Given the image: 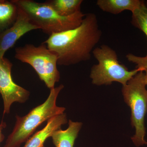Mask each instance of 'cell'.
<instances>
[{
  "instance_id": "1",
  "label": "cell",
  "mask_w": 147,
  "mask_h": 147,
  "mask_svg": "<svg viewBox=\"0 0 147 147\" xmlns=\"http://www.w3.org/2000/svg\"><path fill=\"white\" fill-rule=\"evenodd\" d=\"M101 36L96 15L89 13L77 28L53 34L43 43L57 56V65L68 66L89 60Z\"/></svg>"
},
{
  "instance_id": "2",
  "label": "cell",
  "mask_w": 147,
  "mask_h": 147,
  "mask_svg": "<svg viewBox=\"0 0 147 147\" xmlns=\"http://www.w3.org/2000/svg\"><path fill=\"white\" fill-rule=\"evenodd\" d=\"M63 88L62 84L55 87L50 90L49 96L43 103L32 109L24 117L16 116L15 125L4 147H20L41 124L55 116L63 114L65 108L57 106L56 101Z\"/></svg>"
},
{
  "instance_id": "3",
  "label": "cell",
  "mask_w": 147,
  "mask_h": 147,
  "mask_svg": "<svg viewBox=\"0 0 147 147\" xmlns=\"http://www.w3.org/2000/svg\"><path fill=\"white\" fill-rule=\"evenodd\" d=\"M11 1L26 14L32 24L50 36L77 28L82 24L86 15L80 11L70 16H61L46 2Z\"/></svg>"
},
{
  "instance_id": "4",
  "label": "cell",
  "mask_w": 147,
  "mask_h": 147,
  "mask_svg": "<svg viewBox=\"0 0 147 147\" xmlns=\"http://www.w3.org/2000/svg\"><path fill=\"white\" fill-rule=\"evenodd\" d=\"M92 54L98 63L92 67L90 77L92 83L96 86L110 85L113 82L125 86L142 71L139 68L129 71L125 65L120 63L115 51L108 45H102L94 48Z\"/></svg>"
},
{
  "instance_id": "5",
  "label": "cell",
  "mask_w": 147,
  "mask_h": 147,
  "mask_svg": "<svg viewBox=\"0 0 147 147\" xmlns=\"http://www.w3.org/2000/svg\"><path fill=\"white\" fill-rule=\"evenodd\" d=\"M146 86L144 72L140 71L123 86L122 89L125 102L131 110V125L135 129V134L131 139L137 147L147 145L145 139V118L147 113Z\"/></svg>"
},
{
  "instance_id": "6",
  "label": "cell",
  "mask_w": 147,
  "mask_h": 147,
  "mask_svg": "<svg viewBox=\"0 0 147 147\" xmlns=\"http://www.w3.org/2000/svg\"><path fill=\"white\" fill-rule=\"evenodd\" d=\"M15 58L31 66L40 79L50 90L59 81L60 74L57 68V56L43 42L38 46L27 44L17 47Z\"/></svg>"
},
{
  "instance_id": "7",
  "label": "cell",
  "mask_w": 147,
  "mask_h": 147,
  "mask_svg": "<svg viewBox=\"0 0 147 147\" xmlns=\"http://www.w3.org/2000/svg\"><path fill=\"white\" fill-rule=\"evenodd\" d=\"M12 65L7 59H0V94L3 101L4 115L9 113L13 102L24 103L30 95L28 91L13 82L11 76Z\"/></svg>"
},
{
  "instance_id": "8",
  "label": "cell",
  "mask_w": 147,
  "mask_h": 147,
  "mask_svg": "<svg viewBox=\"0 0 147 147\" xmlns=\"http://www.w3.org/2000/svg\"><path fill=\"white\" fill-rule=\"evenodd\" d=\"M18 16L14 24L0 34V59L3 57L6 51L24 35L38 29L32 24L23 11L18 8Z\"/></svg>"
},
{
  "instance_id": "9",
  "label": "cell",
  "mask_w": 147,
  "mask_h": 147,
  "mask_svg": "<svg viewBox=\"0 0 147 147\" xmlns=\"http://www.w3.org/2000/svg\"><path fill=\"white\" fill-rule=\"evenodd\" d=\"M67 122L65 113L53 117L47 121V124L42 129L37 131L28 139L24 147H44L46 140Z\"/></svg>"
},
{
  "instance_id": "10",
  "label": "cell",
  "mask_w": 147,
  "mask_h": 147,
  "mask_svg": "<svg viewBox=\"0 0 147 147\" xmlns=\"http://www.w3.org/2000/svg\"><path fill=\"white\" fill-rule=\"evenodd\" d=\"M82 126V123L69 120L67 129L65 130L60 129L55 131L51 137L55 147H74Z\"/></svg>"
},
{
  "instance_id": "11",
  "label": "cell",
  "mask_w": 147,
  "mask_h": 147,
  "mask_svg": "<svg viewBox=\"0 0 147 147\" xmlns=\"http://www.w3.org/2000/svg\"><path fill=\"white\" fill-rule=\"evenodd\" d=\"M143 1L139 0H98L96 5L104 12L117 14L125 10L133 12Z\"/></svg>"
},
{
  "instance_id": "12",
  "label": "cell",
  "mask_w": 147,
  "mask_h": 147,
  "mask_svg": "<svg viewBox=\"0 0 147 147\" xmlns=\"http://www.w3.org/2000/svg\"><path fill=\"white\" fill-rule=\"evenodd\" d=\"M18 10V7L11 1H0V34L14 24Z\"/></svg>"
},
{
  "instance_id": "13",
  "label": "cell",
  "mask_w": 147,
  "mask_h": 147,
  "mask_svg": "<svg viewBox=\"0 0 147 147\" xmlns=\"http://www.w3.org/2000/svg\"><path fill=\"white\" fill-rule=\"evenodd\" d=\"M82 0H51L46 1L60 15L67 16L80 11Z\"/></svg>"
},
{
  "instance_id": "14",
  "label": "cell",
  "mask_w": 147,
  "mask_h": 147,
  "mask_svg": "<svg viewBox=\"0 0 147 147\" xmlns=\"http://www.w3.org/2000/svg\"><path fill=\"white\" fill-rule=\"evenodd\" d=\"M131 23L134 26L144 32L147 37V6L144 1L132 12Z\"/></svg>"
},
{
  "instance_id": "15",
  "label": "cell",
  "mask_w": 147,
  "mask_h": 147,
  "mask_svg": "<svg viewBox=\"0 0 147 147\" xmlns=\"http://www.w3.org/2000/svg\"><path fill=\"white\" fill-rule=\"evenodd\" d=\"M127 60L136 65V68H139L145 73V83L147 86V55L142 57L132 54H128L126 56Z\"/></svg>"
},
{
  "instance_id": "16",
  "label": "cell",
  "mask_w": 147,
  "mask_h": 147,
  "mask_svg": "<svg viewBox=\"0 0 147 147\" xmlns=\"http://www.w3.org/2000/svg\"><path fill=\"white\" fill-rule=\"evenodd\" d=\"M6 127V123L3 121H2L1 123L0 124V145L4 139L5 136L3 134L2 131Z\"/></svg>"
}]
</instances>
